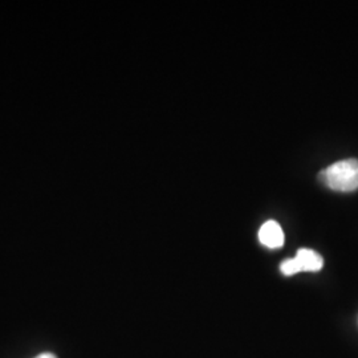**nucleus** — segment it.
<instances>
[{
	"mask_svg": "<svg viewBox=\"0 0 358 358\" xmlns=\"http://www.w3.org/2000/svg\"><path fill=\"white\" fill-rule=\"evenodd\" d=\"M319 179L333 192H352L358 190V159L349 158L325 167Z\"/></svg>",
	"mask_w": 358,
	"mask_h": 358,
	"instance_id": "nucleus-1",
	"label": "nucleus"
},
{
	"mask_svg": "<svg viewBox=\"0 0 358 358\" xmlns=\"http://www.w3.org/2000/svg\"><path fill=\"white\" fill-rule=\"evenodd\" d=\"M324 267V259L313 250L301 248L292 259L284 260L280 271L285 276H294L299 272H317Z\"/></svg>",
	"mask_w": 358,
	"mask_h": 358,
	"instance_id": "nucleus-2",
	"label": "nucleus"
},
{
	"mask_svg": "<svg viewBox=\"0 0 358 358\" xmlns=\"http://www.w3.org/2000/svg\"><path fill=\"white\" fill-rule=\"evenodd\" d=\"M260 243L268 248H280L284 244V232L278 222L268 220L259 230Z\"/></svg>",
	"mask_w": 358,
	"mask_h": 358,
	"instance_id": "nucleus-3",
	"label": "nucleus"
},
{
	"mask_svg": "<svg viewBox=\"0 0 358 358\" xmlns=\"http://www.w3.org/2000/svg\"><path fill=\"white\" fill-rule=\"evenodd\" d=\"M35 358H57L55 355H52V353H41V355H38Z\"/></svg>",
	"mask_w": 358,
	"mask_h": 358,
	"instance_id": "nucleus-4",
	"label": "nucleus"
}]
</instances>
